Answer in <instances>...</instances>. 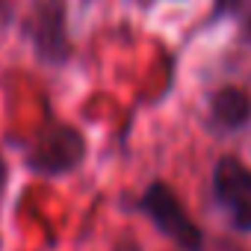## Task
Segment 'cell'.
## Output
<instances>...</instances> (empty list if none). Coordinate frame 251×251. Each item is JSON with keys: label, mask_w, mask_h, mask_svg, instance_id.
I'll return each instance as SVG.
<instances>
[{"label": "cell", "mask_w": 251, "mask_h": 251, "mask_svg": "<svg viewBox=\"0 0 251 251\" xmlns=\"http://www.w3.org/2000/svg\"><path fill=\"white\" fill-rule=\"evenodd\" d=\"M83 160H86L83 133L62 121H48L24 154L27 169L42 177H62V175L80 169Z\"/></svg>", "instance_id": "1"}, {"label": "cell", "mask_w": 251, "mask_h": 251, "mask_svg": "<svg viewBox=\"0 0 251 251\" xmlns=\"http://www.w3.org/2000/svg\"><path fill=\"white\" fill-rule=\"evenodd\" d=\"M24 39L45 65H65L74 53L65 0H36L24 18Z\"/></svg>", "instance_id": "2"}, {"label": "cell", "mask_w": 251, "mask_h": 251, "mask_svg": "<svg viewBox=\"0 0 251 251\" xmlns=\"http://www.w3.org/2000/svg\"><path fill=\"white\" fill-rule=\"evenodd\" d=\"M139 213L142 216H148L151 222H154V227L166 236V239H172L177 248H183V251H201L204 248V233H201V227L189 219V213L183 210V204L177 201V195L172 192V186H166L163 180H154L145 192H142V198H139Z\"/></svg>", "instance_id": "3"}, {"label": "cell", "mask_w": 251, "mask_h": 251, "mask_svg": "<svg viewBox=\"0 0 251 251\" xmlns=\"http://www.w3.org/2000/svg\"><path fill=\"white\" fill-rule=\"evenodd\" d=\"M213 198L230 219L233 230L251 233V169L236 157H222L213 166Z\"/></svg>", "instance_id": "4"}, {"label": "cell", "mask_w": 251, "mask_h": 251, "mask_svg": "<svg viewBox=\"0 0 251 251\" xmlns=\"http://www.w3.org/2000/svg\"><path fill=\"white\" fill-rule=\"evenodd\" d=\"M207 112L219 133H236L251 124V95L242 86H222L210 95Z\"/></svg>", "instance_id": "5"}, {"label": "cell", "mask_w": 251, "mask_h": 251, "mask_svg": "<svg viewBox=\"0 0 251 251\" xmlns=\"http://www.w3.org/2000/svg\"><path fill=\"white\" fill-rule=\"evenodd\" d=\"M245 0H213L210 6V21H225V18H233L239 12V6Z\"/></svg>", "instance_id": "6"}, {"label": "cell", "mask_w": 251, "mask_h": 251, "mask_svg": "<svg viewBox=\"0 0 251 251\" xmlns=\"http://www.w3.org/2000/svg\"><path fill=\"white\" fill-rule=\"evenodd\" d=\"M233 21H239V33H242V42L251 45V0L239 6V12L233 15Z\"/></svg>", "instance_id": "7"}, {"label": "cell", "mask_w": 251, "mask_h": 251, "mask_svg": "<svg viewBox=\"0 0 251 251\" xmlns=\"http://www.w3.org/2000/svg\"><path fill=\"white\" fill-rule=\"evenodd\" d=\"M6 177H9V169H6L3 154H0V192H3V186H6Z\"/></svg>", "instance_id": "8"}]
</instances>
